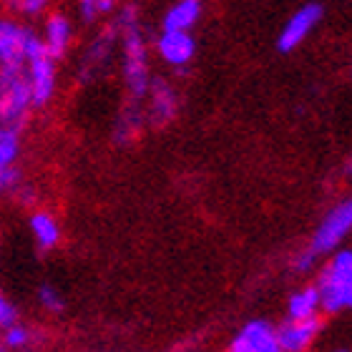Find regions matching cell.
I'll list each match as a JSON object with an SVG mask.
<instances>
[{"mask_svg": "<svg viewBox=\"0 0 352 352\" xmlns=\"http://www.w3.org/2000/svg\"><path fill=\"white\" fill-rule=\"evenodd\" d=\"M116 30L118 36H121V45H124L126 88L131 94V101H144L148 83H151V74H148V51H146L144 33H141L136 8H124L118 13Z\"/></svg>", "mask_w": 352, "mask_h": 352, "instance_id": "1", "label": "cell"}, {"mask_svg": "<svg viewBox=\"0 0 352 352\" xmlns=\"http://www.w3.org/2000/svg\"><path fill=\"white\" fill-rule=\"evenodd\" d=\"M317 292L322 312L340 315L352 309V250H335L317 274Z\"/></svg>", "mask_w": 352, "mask_h": 352, "instance_id": "2", "label": "cell"}, {"mask_svg": "<svg viewBox=\"0 0 352 352\" xmlns=\"http://www.w3.org/2000/svg\"><path fill=\"white\" fill-rule=\"evenodd\" d=\"M30 109L33 98L25 78V66L23 63L0 66V126L21 131L23 124L28 121Z\"/></svg>", "mask_w": 352, "mask_h": 352, "instance_id": "3", "label": "cell"}, {"mask_svg": "<svg viewBox=\"0 0 352 352\" xmlns=\"http://www.w3.org/2000/svg\"><path fill=\"white\" fill-rule=\"evenodd\" d=\"M25 78L30 86V98H33V109H43L48 106L56 94V60L48 56L43 45V38L30 33L28 43H25Z\"/></svg>", "mask_w": 352, "mask_h": 352, "instance_id": "4", "label": "cell"}, {"mask_svg": "<svg viewBox=\"0 0 352 352\" xmlns=\"http://www.w3.org/2000/svg\"><path fill=\"white\" fill-rule=\"evenodd\" d=\"M352 234V197L342 199L332 206L330 212L324 214V219L320 221V227L312 234V242L307 244V250L315 254L317 259L324 254H332L335 250L342 247L347 236Z\"/></svg>", "mask_w": 352, "mask_h": 352, "instance_id": "5", "label": "cell"}, {"mask_svg": "<svg viewBox=\"0 0 352 352\" xmlns=\"http://www.w3.org/2000/svg\"><path fill=\"white\" fill-rule=\"evenodd\" d=\"M322 6L320 3H307L302 6L297 13L289 15V21L285 23V28L277 38V48L282 53L294 51L297 45H302L307 41V36L317 28V23L322 21Z\"/></svg>", "mask_w": 352, "mask_h": 352, "instance_id": "6", "label": "cell"}, {"mask_svg": "<svg viewBox=\"0 0 352 352\" xmlns=\"http://www.w3.org/2000/svg\"><path fill=\"white\" fill-rule=\"evenodd\" d=\"M227 352H282L277 340V327L267 320H250L232 338Z\"/></svg>", "mask_w": 352, "mask_h": 352, "instance_id": "7", "label": "cell"}, {"mask_svg": "<svg viewBox=\"0 0 352 352\" xmlns=\"http://www.w3.org/2000/svg\"><path fill=\"white\" fill-rule=\"evenodd\" d=\"M146 124L148 126H166L174 121L176 111H179V96H176L174 86L164 78H151L146 91Z\"/></svg>", "mask_w": 352, "mask_h": 352, "instance_id": "8", "label": "cell"}, {"mask_svg": "<svg viewBox=\"0 0 352 352\" xmlns=\"http://www.w3.org/2000/svg\"><path fill=\"white\" fill-rule=\"evenodd\" d=\"M322 330V320L320 317H307V320H289L277 327V340L282 352H307L312 342L317 340Z\"/></svg>", "mask_w": 352, "mask_h": 352, "instance_id": "9", "label": "cell"}, {"mask_svg": "<svg viewBox=\"0 0 352 352\" xmlns=\"http://www.w3.org/2000/svg\"><path fill=\"white\" fill-rule=\"evenodd\" d=\"M156 51L171 68H186L197 53V41L191 38L189 30H162V36L156 41Z\"/></svg>", "mask_w": 352, "mask_h": 352, "instance_id": "10", "label": "cell"}, {"mask_svg": "<svg viewBox=\"0 0 352 352\" xmlns=\"http://www.w3.org/2000/svg\"><path fill=\"white\" fill-rule=\"evenodd\" d=\"M30 33L33 30L21 25V23L10 21V18H0V66L25 60V43H28Z\"/></svg>", "mask_w": 352, "mask_h": 352, "instance_id": "11", "label": "cell"}, {"mask_svg": "<svg viewBox=\"0 0 352 352\" xmlns=\"http://www.w3.org/2000/svg\"><path fill=\"white\" fill-rule=\"evenodd\" d=\"M116 36H118V30H116V25H113V28L103 30L101 36L91 43V48L86 51V56H83V63H81V76H83V78H94V76H98L103 68L109 66L111 53H113V45H116Z\"/></svg>", "mask_w": 352, "mask_h": 352, "instance_id": "12", "label": "cell"}, {"mask_svg": "<svg viewBox=\"0 0 352 352\" xmlns=\"http://www.w3.org/2000/svg\"><path fill=\"white\" fill-rule=\"evenodd\" d=\"M71 36H74V28H71V21H68L66 15L63 13L48 15L45 28H43V45L53 60H58L66 56L68 45H71Z\"/></svg>", "mask_w": 352, "mask_h": 352, "instance_id": "13", "label": "cell"}, {"mask_svg": "<svg viewBox=\"0 0 352 352\" xmlns=\"http://www.w3.org/2000/svg\"><path fill=\"white\" fill-rule=\"evenodd\" d=\"M28 227L30 234H33V242L41 252H51L60 244V224L51 212H43V209L33 212L28 219Z\"/></svg>", "mask_w": 352, "mask_h": 352, "instance_id": "14", "label": "cell"}, {"mask_svg": "<svg viewBox=\"0 0 352 352\" xmlns=\"http://www.w3.org/2000/svg\"><path fill=\"white\" fill-rule=\"evenodd\" d=\"M322 312V302H320V292L315 285L300 287L297 292H292L289 302H287V317L289 320H307V317H320Z\"/></svg>", "mask_w": 352, "mask_h": 352, "instance_id": "15", "label": "cell"}, {"mask_svg": "<svg viewBox=\"0 0 352 352\" xmlns=\"http://www.w3.org/2000/svg\"><path fill=\"white\" fill-rule=\"evenodd\" d=\"M144 124H146V113L141 109V101H131L121 111V116L116 118V126H113V139H116V144H131L139 136Z\"/></svg>", "mask_w": 352, "mask_h": 352, "instance_id": "16", "label": "cell"}, {"mask_svg": "<svg viewBox=\"0 0 352 352\" xmlns=\"http://www.w3.org/2000/svg\"><path fill=\"white\" fill-rule=\"evenodd\" d=\"M201 15V0H179L164 15V30H189Z\"/></svg>", "mask_w": 352, "mask_h": 352, "instance_id": "17", "label": "cell"}, {"mask_svg": "<svg viewBox=\"0 0 352 352\" xmlns=\"http://www.w3.org/2000/svg\"><path fill=\"white\" fill-rule=\"evenodd\" d=\"M18 156H21V133H18V129L0 126V169L15 166Z\"/></svg>", "mask_w": 352, "mask_h": 352, "instance_id": "18", "label": "cell"}, {"mask_svg": "<svg viewBox=\"0 0 352 352\" xmlns=\"http://www.w3.org/2000/svg\"><path fill=\"white\" fill-rule=\"evenodd\" d=\"M0 340L6 342V347L10 352H21V350H28L36 338H33V330H30V327H25V324H21V322H13L3 330Z\"/></svg>", "mask_w": 352, "mask_h": 352, "instance_id": "19", "label": "cell"}, {"mask_svg": "<svg viewBox=\"0 0 352 352\" xmlns=\"http://www.w3.org/2000/svg\"><path fill=\"white\" fill-rule=\"evenodd\" d=\"M38 302H41V307H43L45 312H51V315H60V312H63V307H66L63 294H60L53 285H41V287H38Z\"/></svg>", "mask_w": 352, "mask_h": 352, "instance_id": "20", "label": "cell"}, {"mask_svg": "<svg viewBox=\"0 0 352 352\" xmlns=\"http://www.w3.org/2000/svg\"><path fill=\"white\" fill-rule=\"evenodd\" d=\"M113 6H116L113 0H78V8H81L83 21H96L101 13H109Z\"/></svg>", "mask_w": 352, "mask_h": 352, "instance_id": "21", "label": "cell"}, {"mask_svg": "<svg viewBox=\"0 0 352 352\" xmlns=\"http://www.w3.org/2000/svg\"><path fill=\"white\" fill-rule=\"evenodd\" d=\"M18 186H21V171H18V166L0 169V197H6V194H15Z\"/></svg>", "mask_w": 352, "mask_h": 352, "instance_id": "22", "label": "cell"}, {"mask_svg": "<svg viewBox=\"0 0 352 352\" xmlns=\"http://www.w3.org/2000/svg\"><path fill=\"white\" fill-rule=\"evenodd\" d=\"M8 3H10V8H15V10L23 15H38V13H43L45 6H48L51 0H8Z\"/></svg>", "mask_w": 352, "mask_h": 352, "instance_id": "23", "label": "cell"}, {"mask_svg": "<svg viewBox=\"0 0 352 352\" xmlns=\"http://www.w3.org/2000/svg\"><path fill=\"white\" fill-rule=\"evenodd\" d=\"M18 322V309L10 300H8L6 294L0 292V330H6L8 324Z\"/></svg>", "mask_w": 352, "mask_h": 352, "instance_id": "24", "label": "cell"}, {"mask_svg": "<svg viewBox=\"0 0 352 352\" xmlns=\"http://www.w3.org/2000/svg\"><path fill=\"white\" fill-rule=\"evenodd\" d=\"M317 264V257L309 250H302L297 257H294V270L297 272H312Z\"/></svg>", "mask_w": 352, "mask_h": 352, "instance_id": "25", "label": "cell"}, {"mask_svg": "<svg viewBox=\"0 0 352 352\" xmlns=\"http://www.w3.org/2000/svg\"><path fill=\"white\" fill-rule=\"evenodd\" d=\"M0 352H10V350L6 347V342H3V340H0Z\"/></svg>", "mask_w": 352, "mask_h": 352, "instance_id": "26", "label": "cell"}, {"mask_svg": "<svg viewBox=\"0 0 352 352\" xmlns=\"http://www.w3.org/2000/svg\"><path fill=\"white\" fill-rule=\"evenodd\" d=\"M350 174H352V156H350Z\"/></svg>", "mask_w": 352, "mask_h": 352, "instance_id": "27", "label": "cell"}, {"mask_svg": "<svg viewBox=\"0 0 352 352\" xmlns=\"http://www.w3.org/2000/svg\"><path fill=\"white\" fill-rule=\"evenodd\" d=\"M338 352H350V350H338Z\"/></svg>", "mask_w": 352, "mask_h": 352, "instance_id": "28", "label": "cell"}, {"mask_svg": "<svg viewBox=\"0 0 352 352\" xmlns=\"http://www.w3.org/2000/svg\"><path fill=\"white\" fill-rule=\"evenodd\" d=\"M113 3H116V0H113Z\"/></svg>", "mask_w": 352, "mask_h": 352, "instance_id": "29", "label": "cell"}]
</instances>
